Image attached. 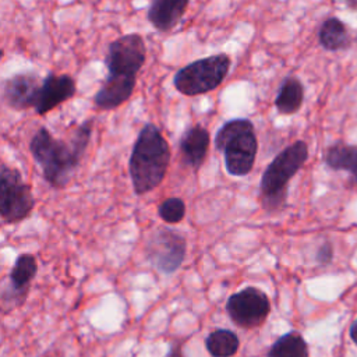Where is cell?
Returning <instances> with one entry per match:
<instances>
[{
    "label": "cell",
    "mask_w": 357,
    "mask_h": 357,
    "mask_svg": "<svg viewBox=\"0 0 357 357\" xmlns=\"http://www.w3.org/2000/svg\"><path fill=\"white\" fill-rule=\"evenodd\" d=\"M158 213L167 223H178L185 215V205L181 198L172 197L159 205Z\"/></svg>",
    "instance_id": "obj_20"
},
{
    "label": "cell",
    "mask_w": 357,
    "mask_h": 357,
    "mask_svg": "<svg viewBox=\"0 0 357 357\" xmlns=\"http://www.w3.org/2000/svg\"><path fill=\"white\" fill-rule=\"evenodd\" d=\"M268 357H310V353L304 337L298 332L290 331L269 347Z\"/></svg>",
    "instance_id": "obj_18"
},
{
    "label": "cell",
    "mask_w": 357,
    "mask_h": 357,
    "mask_svg": "<svg viewBox=\"0 0 357 357\" xmlns=\"http://www.w3.org/2000/svg\"><path fill=\"white\" fill-rule=\"evenodd\" d=\"M325 163L333 170L351 173L357 183V145L339 142L329 146L325 152Z\"/></svg>",
    "instance_id": "obj_17"
},
{
    "label": "cell",
    "mask_w": 357,
    "mask_h": 357,
    "mask_svg": "<svg viewBox=\"0 0 357 357\" xmlns=\"http://www.w3.org/2000/svg\"><path fill=\"white\" fill-rule=\"evenodd\" d=\"M167 357H183V356H181V349H180L178 343H172V344H170Z\"/></svg>",
    "instance_id": "obj_22"
},
{
    "label": "cell",
    "mask_w": 357,
    "mask_h": 357,
    "mask_svg": "<svg viewBox=\"0 0 357 357\" xmlns=\"http://www.w3.org/2000/svg\"><path fill=\"white\" fill-rule=\"evenodd\" d=\"M35 206L31 185L21 172L8 165H0V218L6 223L26 219Z\"/></svg>",
    "instance_id": "obj_7"
},
{
    "label": "cell",
    "mask_w": 357,
    "mask_h": 357,
    "mask_svg": "<svg viewBox=\"0 0 357 357\" xmlns=\"http://www.w3.org/2000/svg\"><path fill=\"white\" fill-rule=\"evenodd\" d=\"M304 102V85L297 77H286L276 93L275 107L280 114L297 113Z\"/></svg>",
    "instance_id": "obj_15"
},
{
    "label": "cell",
    "mask_w": 357,
    "mask_h": 357,
    "mask_svg": "<svg viewBox=\"0 0 357 357\" xmlns=\"http://www.w3.org/2000/svg\"><path fill=\"white\" fill-rule=\"evenodd\" d=\"M350 337H351V340L357 344V319L351 324V326H350Z\"/></svg>",
    "instance_id": "obj_23"
},
{
    "label": "cell",
    "mask_w": 357,
    "mask_h": 357,
    "mask_svg": "<svg viewBox=\"0 0 357 357\" xmlns=\"http://www.w3.org/2000/svg\"><path fill=\"white\" fill-rule=\"evenodd\" d=\"M226 311L236 325L244 329H252L265 322L271 311V303L262 290L245 287L229 297Z\"/></svg>",
    "instance_id": "obj_8"
},
{
    "label": "cell",
    "mask_w": 357,
    "mask_h": 357,
    "mask_svg": "<svg viewBox=\"0 0 357 357\" xmlns=\"http://www.w3.org/2000/svg\"><path fill=\"white\" fill-rule=\"evenodd\" d=\"M145 254L148 261L160 272L172 273L183 262L185 255V240L177 231L159 227L146 241Z\"/></svg>",
    "instance_id": "obj_9"
},
{
    "label": "cell",
    "mask_w": 357,
    "mask_h": 357,
    "mask_svg": "<svg viewBox=\"0 0 357 357\" xmlns=\"http://www.w3.org/2000/svg\"><path fill=\"white\" fill-rule=\"evenodd\" d=\"M318 42L328 52H337L350 45L346 24L337 17L326 18L318 31Z\"/></svg>",
    "instance_id": "obj_16"
},
{
    "label": "cell",
    "mask_w": 357,
    "mask_h": 357,
    "mask_svg": "<svg viewBox=\"0 0 357 357\" xmlns=\"http://www.w3.org/2000/svg\"><path fill=\"white\" fill-rule=\"evenodd\" d=\"M230 64L231 59L226 53H218L191 61L176 73L173 78L174 88L185 96L211 92L223 82L230 70Z\"/></svg>",
    "instance_id": "obj_6"
},
{
    "label": "cell",
    "mask_w": 357,
    "mask_h": 357,
    "mask_svg": "<svg viewBox=\"0 0 357 357\" xmlns=\"http://www.w3.org/2000/svg\"><path fill=\"white\" fill-rule=\"evenodd\" d=\"M145 60L146 46L139 33H127L110 42L105 57L107 75L93 96L95 106L100 110H113L127 102Z\"/></svg>",
    "instance_id": "obj_1"
},
{
    "label": "cell",
    "mask_w": 357,
    "mask_h": 357,
    "mask_svg": "<svg viewBox=\"0 0 357 357\" xmlns=\"http://www.w3.org/2000/svg\"><path fill=\"white\" fill-rule=\"evenodd\" d=\"M307 159L308 146L301 139L290 144L273 158L259 181L258 198L264 209L276 211L286 204L289 181Z\"/></svg>",
    "instance_id": "obj_4"
},
{
    "label": "cell",
    "mask_w": 357,
    "mask_h": 357,
    "mask_svg": "<svg viewBox=\"0 0 357 357\" xmlns=\"http://www.w3.org/2000/svg\"><path fill=\"white\" fill-rule=\"evenodd\" d=\"M190 0H151L148 21L159 32H170L184 17Z\"/></svg>",
    "instance_id": "obj_12"
},
{
    "label": "cell",
    "mask_w": 357,
    "mask_h": 357,
    "mask_svg": "<svg viewBox=\"0 0 357 357\" xmlns=\"http://www.w3.org/2000/svg\"><path fill=\"white\" fill-rule=\"evenodd\" d=\"M38 272V259L33 254H21L17 257L10 271V296L24 300Z\"/></svg>",
    "instance_id": "obj_14"
},
{
    "label": "cell",
    "mask_w": 357,
    "mask_h": 357,
    "mask_svg": "<svg viewBox=\"0 0 357 357\" xmlns=\"http://www.w3.org/2000/svg\"><path fill=\"white\" fill-rule=\"evenodd\" d=\"M75 81L68 74H47L39 86L33 110L43 116L75 95Z\"/></svg>",
    "instance_id": "obj_10"
},
{
    "label": "cell",
    "mask_w": 357,
    "mask_h": 357,
    "mask_svg": "<svg viewBox=\"0 0 357 357\" xmlns=\"http://www.w3.org/2000/svg\"><path fill=\"white\" fill-rule=\"evenodd\" d=\"M93 120H85L74 131L70 142L54 138L40 127L29 141V151L40 166L43 178L53 188H64L79 166L91 141Z\"/></svg>",
    "instance_id": "obj_2"
},
{
    "label": "cell",
    "mask_w": 357,
    "mask_h": 357,
    "mask_svg": "<svg viewBox=\"0 0 357 357\" xmlns=\"http://www.w3.org/2000/svg\"><path fill=\"white\" fill-rule=\"evenodd\" d=\"M238 346L237 335L229 329H216L205 339V347L212 357H230L236 354Z\"/></svg>",
    "instance_id": "obj_19"
},
{
    "label": "cell",
    "mask_w": 357,
    "mask_h": 357,
    "mask_svg": "<svg viewBox=\"0 0 357 357\" xmlns=\"http://www.w3.org/2000/svg\"><path fill=\"white\" fill-rule=\"evenodd\" d=\"M209 148V132L205 127L195 124L184 131L180 139V152L184 158V162L194 169H198Z\"/></svg>",
    "instance_id": "obj_13"
},
{
    "label": "cell",
    "mask_w": 357,
    "mask_h": 357,
    "mask_svg": "<svg viewBox=\"0 0 357 357\" xmlns=\"http://www.w3.org/2000/svg\"><path fill=\"white\" fill-rule=\"evenodd\" d=\"M170 148L160 130L148 123L139 131L128 162L134 192L144 195L156 188L166 176Z\"/></svg>",
    "instance_id": "obj_3"
},
{
    "label": "cell",
    "mask_w": 357,
    "mask_h": 357,
    "mask_svg": "<svg viewBox=\"0 0 357 357\" xmlns=\"http://www.w3.org/2000/svg\"><path fill=\"white\" fill-rule=\"evenodd\" d=\"M40 79L33 73H18L3 82V100L15 110L33 109Z\"/></svg>",
    "instance_id": "obj_11"
},
{
    "label": "cell",
    "mask_w": 357,
    "mask_h": 357,
    "mask_svg": "<svg viewBox=\"0 0 357 357\" xmlns=\"http://www.w3.org/2000/svg\"><path fill=\"white\" fill-rule=\"evenodd\" d=\"M215 146L223 152L225 167L229 174H248L258 151L252 121L248 119H231L226 121L215 135Z\"/></svg>",
    "instance_id": "obj_5"
},
{
    "label": "cell",
    "mask_w": 357,
    "mask_h": 357,
    "mask_svg": "<svg viewBox=\"0 0 357 357\" xmlns=\"http://www.w3.org/2000/svg\"><path fill=\"white\" fill-rule=\"evenodd\" d=\"M317 258H318V261H319L321 264H328V262H331V259H332V247H331L329 244H324V245L319 248Z\"/></svg>",
    "instance_id": "obj_21"
}]
</instances>
